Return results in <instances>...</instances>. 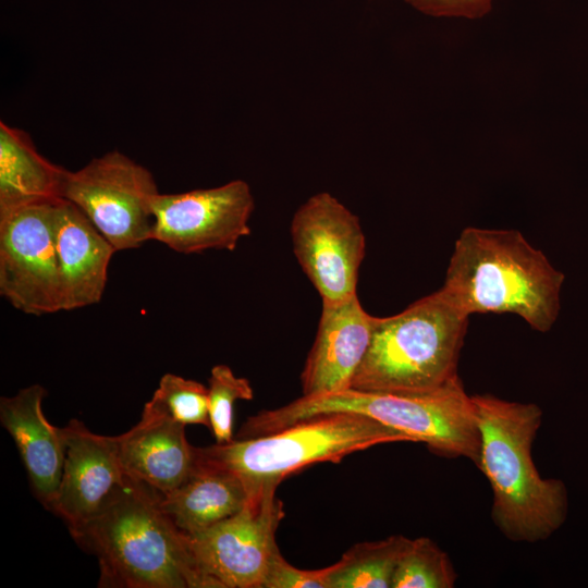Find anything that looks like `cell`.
I'll return each instance as SVG.
<instances>
[{"mask_svg": "<svg viewBox=\"0 0 588 588\" xmlns=\"http://www.w3.org/2000/svg\"><path fill=\"white\" fill-rule=\"evenodd\" d=\"M160 493L126 475L97 514L70 530L99 564V587L212 588L187 536L160 507Z\"/></svg>", "mask_w": 588, "mask_h": 588, "instance_id": "6da1fadb", "label": "cell"}, {"mask_svg": "<svg viewBox=\"0 0 588 588\" xmlns=\"http://www.w3.org/2000/svg\"><path fill=\"white\" fill-rule=\"evenodd\" d=\"M471 396L479 430L476 465L492 490L495 526L512 541L548 539L564 524L568 498L564 482L542 478L532 460L542 411L491 394Z\"/></svg>", "mask_w": 588, "mask_h": 588, "instance_id": "7a4b0ae2", "label": "cell"}, {"mask_svg": "<svg viewBox=\"0 0 588 588\" xmlns=\"http://www.w3.org/2000/svg\"><path fill=\"white\" fill-rule=\"evenodd\" d=\"M563 281L520 232L468 226L455 241L440 289L468 317L513 314L548 332L559 315Z\"/></svg>", "mask_w": 588, "mask_h": 588, "instance_id": "3957f363", "label": "cell"}, {"mask_svg": "<svg viewBox=\"0 0 588 588\" xmlns=\"http://www.w3.org/2000/svg\"><path fill=\"white\" fill-rule=\"evenodd\" d=\"M331 413L368 416L421 442L433 453L465 457L477 464L479 430L473 396L461 378L424 395L364 392L347 389L318 395H303L291 403L248 417L237 439L266 436L298 421Z\"/></svg>", "mask_w": 588, "mask_h": 588, "instance_id": "277c9868", "label": "cell"}, {"mask_svg": "<svg viewBox=\"0 0 588 588\" xmlns=\"http://www.w3.org/2000/svg\"><path fill=\"white\" fill-rule=\"evenodd\" d=\"M468 316L441 289L389 317H375L368 351L350 389L424 395L458 379Z\"/></svg>", "mask_w": 588, "mask_h": 588, "instance_id": "5b68a950", "label": "cell"}, {"mask_svg": "<svg viewBox=\"0 0 588 588\" xmlns=\"http://www.w3.org/2000/svg\"><path fill=\"white\" fill-rule=\"evenodd\" d=\"M393 442L414 440L365 415L331 413L266 436L196 448V458L235 473L252 493L308 465L339 463L352 453Z\"/></svg>", "mask_w": 588, "mask_h": 588, "instance_id": "8992f818", "label": "cell"}, {"mask_svg": "<svg viewBox=\"0 0 588 588\" xmlns=\"http://www.w3.org/2000/svg\"><path fill=\"white\" fill-rule=\"evenodd\" d=\"M159 194L152 173L121 151L65 170L61 197L74 204L117 252L151 241L152 201Z\"/></svg>", "mask_w": 588, "mask_h": 588, "instance_id": "52a82bcc", "label": "cell"}, {"mask_svg": "<svg viewBox=\"0 0 588 588\" xmlns=\"http://www.w3.org/2000/svg\"><path fill=\"white\" fill-rule=\"evenodd\" d=\"M279 483L250 493L236 514L207 529L187 535L197 567L212 588H261L274 553L277 529L284 517L277 498Z\"/></svg>", "mask_w": 588, "mask_h": 588, "instance_id": "ba28073f", "label": "cell"}, {"mask_svg": "<svg viewBox=\"0 0 588 588\" xmlns=\"http://www.w3.org/2000/svg\"><path fill=\"white\" fill-rule=\"evenodd\" d=\"M290 233L297 262L322 305L341 304L357 295L366 252L357 216L331 194L318 193L295 211Z\"/></svg>", "mask_w": 588, "mask_h": 588, "instance_id": "9c48e42d", "label": "cell"}, {"mask_svg": "<svg viewBox=\"0 0 588 588\" xmlns=\"http://www.w3.org/2000/svg\"><path fill=\"white\" fill-rule=\"evenodd\" d=\"M58 201L35 203L0 216V294L27 315L61 311L54 241Z\"/></svg>", "mask_w": 588, "mask_h": 588, "instance_id": "30bf717a", "label": "cell"}, {"mask_svg": "<svg viewBox=\"0 0 588 588\" xmlns=\"http://www.w3.org/2000/svg\"><path fill=\"white\" fill-rule=\"evenodd\" d=\"M254 197L243 180L211 188L158 194L152 201L151 240L176 253L233 250L250 234Z\"/></svg>", "mask_w": 588, "mask_h": 588, "instance_id": "8fae6325", "label": "cell"}, {"mask_svg": "<svg viewBox=\"0 0 588 588\" xmlns=\"http://www.w3.org/2000/svg\"><path fill=\"white\" fill-rule=\"evenodd\" d=\"M63 428L65 457L56 497L49 507L76 528L94 517L126 474L120 463L115 437L97 434L72 419Z\"/></svg>", "mask_w": 588, "mask_h": 588, "instance_id": "7c38bea8", "label": "cell"}, {"mask_svg": "<svg viewBox=\"0 0 588 588\" xmlns=\"http://www.w3.org/2000/svg\"><path fill=\"white\" fill-rule=\"evenodd\" d=\"M375 317L355 295L336 305H322L317 333L301 373L303 395L351 388L373 332Z\"/></svg>", "mask_w": 588, "mask_h": 588, "instance_id": "4fadbf2b", "label": "cell"}, {"mask_svg": "<svg viewBox=\"0 0 588 588\" xmlns=\"http://www.w3.org/2000/svg\"><path fill=\"white\" fill-rule=\"evenodd\" d=\"M124 473L161 495L177 488L196 465V446L185 436V425L146 403L140 420L114 436Z\"/></svg>", "mask_w": 588, "mask_h": 588, "instance_id": "5bb4252c", "label": "cell"}, {"mask_svg": "<svg viewBox=\"0 0 588 588\" xmlns=\"http://www.w3.org/2000/svg\"><path fill=\"white\" fill-rule=\"evenodd\" d=\"M54 241L60 310L97 304L105 292L114 247L74 204L63 198L57 204Z\"/></svg>", "mask_w": 588, "mask_h": 588, "instance_id": "9a60e30c", "label": "cell"}, {"mask_svg": "<svg viewBox=\"0 0 588 588\" xmlns=\"http://www.w3.org/2000/svg\"><path fill=\"white\" fill-rule=\"evenodd\" d=\"M46 390L33 384L0 399V421L13 439L32 489L50 507L62 476L65 457L63 428L51 425L41 408Z\"/></svg>", "mask_w": 588, "mask_h": 588, "instance_id": "2e32d148", "label": "cell"}, {"mask_svg": "<svg viewBox=\"0 0 588 588\" xmlns=\"http://www.w3.org/2000/svg\"><path fill=\"white\" fill-rule=\"evenodd\" d=\"M249 497L238 475L196 458L189 476L160 495V507L181 531L193 535L240 512Z\"/></svg>", "mask_w": 588, "mask_h": 588, "instance_id": "e0dca14e", "label": "cell"}, {"mask_svg": "<svg viewBox=\"0 0 588 588\" xmlns=\"http://www.w3.org/2000/svg\"><path fill=\"white\" fill-rule=\"evenodd\" d=\"M64 173L40 155L27 133L0 122V216L62 198Z\"/></svg>", "mask_w": 588, "mask_h": 588, "instance_id": "ac0fdd59", "label": "cell"}, {"mask_svg": "<svg viewBox=\"0 0 588 588\" xmlns=\"http://www.w3.org/2000/svg\"><path fill=\"white\" fill-rule=\"evenodd\" d=\"M411 539L393 535L358 542L328 566L329 588H392L400 559Z\"/></svg>", "mask_w": 588, "mask_h": 588, "instance_id": "d6986e66", "label": "cell"}, {"mask_svg": "<svg viewBox=\"0 0 588 588\" xmlns=\"http://www.w3.org/2000/svg\"><path fill=\"white\" fill-rule=\"evenodd\" d=\"M456 578L449 555L430 538L419 537L402 554L392 588H452Z\"/></svg>", "mask_w": 588, "mask_h": 588, "instance_id": "ffe728a7", "label": "cell"}, {"mask_svg": "<svg viewBox=\"0 0 588 588\" xmlns=\"http://www.w3.org/2000/svg\"><path fill=\"white\" fill-rule=\"evenodd\" d=\"M147 403L185 426L210 427L208 387L198 381L166 373Z\"/></svg>", "mask_w": 588, "mask_h": 588, "instance_id": "44dd1931", "label": "cell"}, {"mask_svg": "<svg viewBox=\"0 0 588 588\" xmlns=\"http://www.w3.org/2000/svg\"><path fill=\"white\" fill-rule=\"evenodd\" d=\"M210 430L216 443H226L233 438V412L236 401L254 397L250 382L237 377L226 365L212 367L208 380Z\"/></svg>", "mask_w": 588, "mask_h": 588, "instance_id": "7402d4cb", "label": "cell"}, {"mask_svg": "<svg viewBox=\"0 0 588 588\" xmlns=\"http://www.w3.org/2000/svg\"><path fill=\"white\" fill-rule=\"evenodd\" d=\"M261 588H329L328 566L320 569L297 568L278 550L270 562Z\"/></svg>", "mask_w": 588, "mask_h": 588, "instance_id": "603a6c76", "label": "cell"}, {"mask_svg": "<svg viewBox=\"0 0 588 588\" xmlns=\"http://www.w3.org/2000/svg\"><path fill=\"white\" fill-rule=\"evenodd\" d=\"M493 0H406L419 12L436 17L479 19L488 14Z\"/></svg>", "mask_w": 588, "mask_h": 588, "instance_id": "cb8c5ba5", "label": "cell"}]
</instances>
